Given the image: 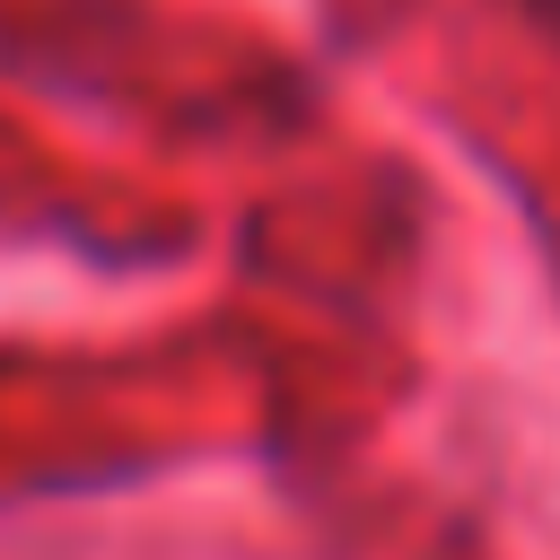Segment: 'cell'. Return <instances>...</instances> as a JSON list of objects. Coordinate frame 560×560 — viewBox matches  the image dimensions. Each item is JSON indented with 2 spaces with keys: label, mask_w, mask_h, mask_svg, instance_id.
<instances>
[{
  "label": "cell",
  "mask_w": 560,
  "mask_h": 560,
  "mask_svg": "<svg viewBox=\"0 0 560 560\" xmlns=\"http://www.w3.org/2000/svg\"><path fill=\"white\" fill-rule=\"evenodd\" d=\"M525 9H542V18H551V26H560V0H525Z\"/></svg>",
  "instance_id": "obj_1"
}]
</instances>
